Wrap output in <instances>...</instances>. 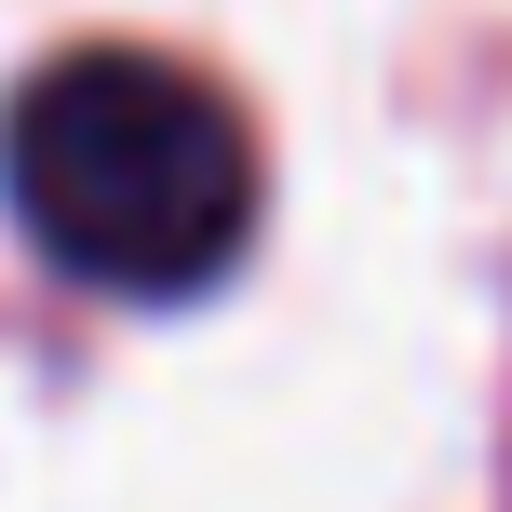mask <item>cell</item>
I'll return each mask as SVG.
<instances>
[{
  "instance_id": "6da1fadb",
  "label": "cell",
  "mask_w": 512,
  "mask_h": 512,
  "mask_svg": "<svg viewBox=\"0 0 512 512\" xmlns=\"http://www.w3.org/2000/svg\"><path fill=\"white\" fill-rule=\"evenodd\" d=\"M0 203L41 270L95 297H203L256 243V135L203 68L81 41L0 108Z\"/></svg>"
}]
</instances>
